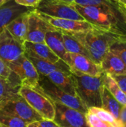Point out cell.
<instances>
[{"mask_svg": "<svg viewBox=\"0 0 126 127\" xmlns=\"http://www.w3.org/2000/svg\"><path fill=\"white\" fill-rule=\"evenodd\" d=\"M18 4L36 9L41 0H14Z\"/></svg>", "mask_w": 126, "mask_h": 127, "instance_id": "d6a6232c", "label": "cell"}, {"mask_svg": "<svg viewBox=\"0 0 126 127\" xmlns=\"http://www.w3.org/2000/svg\"><path fill=\"white\" fill-rule=\"evenodd\" d=\"M35 9L18 4L14 0H10L0 7V33L13 19L20 14Z\"/></svg>", "mask_w": 126, "mask_h": 127, "instance_id": "2e32d148", "label": "cell"}, {"mask_svg": "<svg viewBox=\"0 0 126 127\" xmlns=\"http://www.w3.org/2000/svg\"><path fill=\"white\" fill-rule=\"evenodd\" d=\"M74 8L94 28L117 35L126 36V24L118 10L106 7L81 6L73 4Z\"/></svg>", "mask_w": 126, "mask_h": 127, "instance_id": "6da1fadb", "label": "cell"}, {"mask_svg": "<svg viewBox=\"0 0 126 127\" xmlns=\"http://www.w3.org/2000/svg\"><path fill=\"white\" fill-rule=\"evenodd\" d=\"M111 77L115 80L120 89L126 95V74L112 75Z\"/></svg>", "mask_w": 126, "mask_h": 127, "instance_id": "1f68e13d", "label": "cell"}, {"mask_svg": "<svg viewBox=\"0 0 126 127\" xmlns=\"http://www.w3.org/2000/svg\"><path fill=\"white\" fill-rule=\"evenodd\" d=\"M36 12L43 20H45L51 26L59 31H67V32H79V31H88L94 28V27L85 20L79 21V20H73L68 19L55 18L39 13L38 11Z\"/></svg>", "mask_w": 126, "mask_h": 127, "instance_id": "4fadbf2b", "label": "cell"}, {"mask_svg": "<svg viewBox=\"0 0 126 127\" xmlns=\"http://www.w3.org/2000/svg\"><path fill=\"white\" fill-rule=\"evenodd\" d=\"M29 12H25L20 14L10 22L5 27V28L14 38L22 44L25 42L26 35L27 33Z\"/></svg>", "mask_w": 126, "mask_h": 127, "instance_id": "d6986e66", "label": "cell"}, {"mask_svg": "<svg viewBox=\"0 0 126 127\" xmlns=\"http://www.w3.org/2000/svg\"><path fill=\"white\" fill-rule=\"evenodd\" d=\"M117 122L119 127H126V105L122 107Z\"/></svg>", "mask_w": 126, "mask_h": 127, "instance_id": "836d02e7", "label": "cell"}, {"mask_svg": "<svg viewBox=\"0 0 126 127\" xmlns=\"http://www.w3.org/2000/svg\"><path fill=\"white\" fill-rule=\"evenodd\" d=\"M55 116L53 121L59 127H90L86 118V114L54 103Z\"/></svg>", "mask_w": 126, "mask_h": 127, "instance_id": "ba28073f", "label": "cell"}, {"mask_svg": "<svg viewBox=\"0 0 126 127\" xmlns=\"http://www.w3.org/2000/svg\"><path fill=\"white\" fill-rule=\"evenodd\" d=\"M7 66L19 77L22 85L31 87H36L38 86L39 74L35 66L25 54L19 60L7 65Z\"/></svg>", "mask_w": 126, "mask_h": 127, "instance_id": "30bf717a", "label": "cell"}, {"mask_svg": "<svg viewBox=\"0 0 126 127\" xmlns=\"http://www.w3.org/2000/svg\"><path fill=\"white\" fill-rule=\"evenodd\" d=\"M36 11L49 16L61 19L84 21V18L74 8L73 4L60 0H41Z\"/></svg>", "mask_w": 126, "mask_h": 127, "instance_id": "8992f818", "label": "cell"}, {"mask_svg": "<svg viewBox=\"0 0 126 127\" xmlns=\"http://www.w3.org/2000/svg\"><path fill=\"white\" fill-rule=\"evenodd\" d=\"M10 0H0V7L1 6H2L3 4H6L7 1H9Z\"/></svg>", "mask_w": 126, "mask_h": 127, "instance_id": "8d00e7d4", "label": "cell"}, {"mask_svg": "<svg viewBox=\"0 0 126 127\" xmlns=\"http://www.w3.org/2000/svg\"><path fill=\"white\" fill-rule=\"evenodd\" d=\"M85 115L90 127H116L112 124L104 120H102L96 115L91 113L89 112H88Z\"/></svg>", "mask_w": 126, "mask_h": 127, "instance_id": "f1b7e54d", "label": "cell"}, {"mask_svg": "<svg viewBox=\"0 0 126 127\" xmlns=\"http://www.w3.org/2000/svg\"><path fill=\"white\" fill-rule=\"evenodd\" d=\"M109 51L118 56L126 66V36L121 37L116 41L110 47Z\"/></svg>", "mask_w": 126, "mask_h": 127, "instance_id": "484cf974", "label": "cell"}, {"mask_svg": "<svg viewBox=\"0 0 126 127\" xmlns=\"http://www.w3.org/2000/svg\"><path fill=\"white\" fill-rule=\"evenodd\" d=\"M60 31L62 32V36L65 48L68 53L82 54L91 59L90 54L88 52V51L75 37H74L73 36H71V34L65 31Z\"/></svg>", "mask_w": 126, "mask_h": 127, "instance_id": "603a6c76", "label": "cell"}, {"mask_svg": "<svg viewBox=\"0 0 126 127\" xmlns=\"http://www.w3.org/2000/svg\"><path fill=\"white\" fill-rule=\"evenodd\" d=\"M100 66L104 73L112 75L126 74V66L123 60L116 54L108 51L103 57Z\"/></svg>", "mask_w": 126, "mask_h": 127, "instance_id": "ffe728a7", "label": "cell"}, {"mask_svg": "<svg viewBox=\"0 0 126 127\" xmlns=\"http://www.w3.org/2000/svg\"><path fill=\"white\" fill-rule=\"evenodd\" d=\"M88 112L96 115L97 117H99L102 120H104L105 121H108L116 127H119L117 121L115 119V118L110 112L105 110L102 107H91L88 109Z\"/></svg>", "mask_w": 126, "mask_h": 127, "instance_id": "83f0119b", "label": "cell"}, {"mask_svg": "<svg viewBox=\"0 0 126 127\" xmlns=\"http://www.w3.org/2000/svg\"><path fill=\"white\" fill-rule=\"evenodd\" d=\"M69 56L70 60L68 65L70 67L71 72L74 74H85L97 77L104 73L100 65L85 56L71 53H69Z\"/></svg>", "mask_w": 126, "mask_h": 127, "instance_id": "7c38bea8", "label": "cell"}, {"mask_svg": "<svg viewBox=\"0 0 126 127\" xmlns=\"http://www.w3.org/2000/svg\"><path fill=\"white\" fill-rule=\"evenodd\" d=\"M24 47L25 51L52 63H56L61 60V59L46 45V43H35L25 41L24 42Z\"/></svg>", "mask_w": 126, "mask_h": 127, "instance_id": "44dd1931", "label": "cell"}, {"mask_svg": "<svg viewBox=\"0 0 126 127\" xmlns=\"http://www.w3.org/2000/svg\"><path fill=\"white\" fill-rule=\"evenodd\" d=\"M0 127H27L23 120L0 112Z\"/></svg>", "mask_w": 126, "mask_h": 127, "instance_id": "d4e9b609", "label": "cell"}, {"mask_svg": "<svg viewBox=\"0 0 126 127\" xmlns=\"http://www.w3.org/2000/svg\"><path fill=\"white\" fill-rule=\"evenodd\" d=\"M0 112L17 117L27 124L42 120V118L21 96L5 103Z\"/></svg>", "mask_w": 126, "mask_h": 127, "instance_id": "9c48e42d", "label": "cell"}, {"mask_svg": "<svg viewBox=\"0 0 126 127\" xmlns=\"http://www.w3.org/2000/svg\"><path fill=\"white\" fill-rule=\"evenodd\" d=\"M25 54L24 44L14 38L4 28L0 33V59L9 65Z\"/></svg>", "mask_w": 126, "mask_h": 127, "instance_id": "52a82bcc", "label": "cell"}, {"mask_svg": "<svg viewBox=\"0 0 126 127\" xmlns=\"http://www.w3.org/2000/svg\"><path fill=\"white\" fill-rule=\"evenodd\" d=\"M56 28L43 20L33 10L28 13V28L25 41L35 43H45V34L48 31Z\"/></svg>", "mask_w": 126, "mask_h": 127, "instance_id": "8fae6325", "label": "cell"}, {"mask_svg": "<svg viewBox=\"0 0 126 127\" xmlns=\"http://www.w3.org/2000/svg\"><path fill=\"white\" fill-rule=\"evenodd\" d=\"M72 74L76 95L88 109L91 107H102L101 90L103 86V74L97 77Z\"/></svg>", "mask_w": 126, "mask_h": 127, "instance_id": "3957f363", "label": "cell"}, {"mask_svg": "<svg viewBox=\"0 0 126 127\" xmlns=\"http://www.w3.org/2000/svg\"><path fill=\"white\" fill-rule=\"evenodd\" d=\"M116 4H117V7L118 8V10L121 13V14H122V16L123 17V19H124V21H125L126 24V7L119 4V3H117V2H116Z\"/></svg>", "mask_w": 126, "mask_h": 127, "instance_id": "e575fe53", "label": "cell"}, {"mask_svg": "<svg viewBox=\"0 0 126 127\" xmlns=\"http://www.w3.org/2000/svg\"><path fill=\"white\" fill-rule=\"evenodd\" d=\"M25 56L33 63L39 75L47 76L50 73L55 71H61L66 73H71L68 65L62 60L56 63H52L47 60H42L25 50Z\"/></svg>", "mask_w": 126, "mask_h": 127, "instance_id": "5bb4252c", "label": "cell"}, {"mask_svg": "<svg viewBox=\"0 0 126 127\" xmlns=\"http://www.w3.org/2000/svg\"><path fill=\"white\" fill-rule=\"evenodd\" d=\"M35 88L41 91L54 103L66 106L85 114L88 112V108L78 96H74L63 92L51 83L45 76L39 75L38 86Z\"/></svg>", "mask_w": 126, "mask_h": 127, "instance_id": "277c9868", "label": "cell"}, {"mask_svg": "<svg viewBox=\"0 0 126 127\" xmlns=\"http://www.w3.org/2000/svg\"><path fill=\"white\" fill-rule=\"evenodd\" d=\"M60 1H65V2H67L69 4H74L75 0H60Z\"/></svg>", "mask_w": 126, "mask_h": 127, "instance_id": "74e56055", "label": "cell"}, {"mask_svg": "<svg viewBox=\"0 0 126 127\" xmlns=\"http://www.w3.org/2000/svg\"><path fill=\"white\" fill-rule=\"evenodd\" d=\"M74 4L81 6L106 7L111 8L117 7V4L113 0H75Z\"/></svg>", "mask_w": 126, "mask_h": 127, "instance_id": "4316f807", "label": "cell"}, {"mask_svg": "<svg viewBox=\"0 0 126 127\" xmlns=\"http://www.w3.org/2000/svg\"><path fill=\"white\" fill-rule=\"evenodd\" d=\"M19 94L42 118V119L53 120L55 116L53 102L38 89L22 85L19 89Z\"/></svg>", "mask_w": 126, "mask_h": 127, "instance_id": "5b68a950", "label": "cell"}, {"mask_svg": "<svg viewBox=\"0 0 126 127\" xmlns=\"http://www.w3.org/2000/svg\"><path fill=\"white\" fill-rule=\"evenodd\" d=\"M102 108L110 112L117 121L120 110L123 106L103 86L101 90ZM118 123V122H117Z\"/></svg>", "mask_w": 126, "mask_h": 127, "instance_id": "7402d4cb", "label": "cell"}, {"mask_svg": "<svg viewBox=\"0 0 126 127\" xmlns=\"http://www.w3.org/2000/svg\"><path fill=\"white\" fill-rule=\"evenodd\" d=\"M45 42L46 45L65 63L67 64L69 63L70 56L69 53L65 48L62 32L58 30H52L49 31L45 34Z\"/></svg>", "mask_w": 126, "mask_h": 127, "instance_id": "e0dca14e", "label": "cell"}, {"mask_svg": "<svg viewBox=\"0 0 126 127\" xmlns=\"http://www.w3.org/2000/svg\"><path fill=\"white\" fill-rule=\"evenodd\" d=\"M113 1H114L115 2L119 3V4L126 7V0H113Z\"/></svg>", "mask_w": 126, "mask_h": 127, "instance_id": "d590c367", "label": "cell"}, {"mask_svg": "<svg viewBox=\"0 0 126 127\" xmlns=\"http://www.w3.org/2000/svg\"><path fill=\"white\" fill-rule=\"evenodd\" d=\"M15 74L10 68L6 65L4 62H3L0 59V78L2 79H10Z\"/></svg>", "mask_w": 126, "mask_h": 127, "instance_id": "f546056e", "label": "cell"}, {"mask_svg": "<svg viewBox=\"0 0 126 127\" xmlns=\"http://www.w3.org/2000/svg\"><path fill=\"white\" fill-rule=\"evenodd\" d=\"M27 127H59L53 121L42 119L27 124Z\"/></svg>", "mask_w": 126, "mask_h": 127, "instance_id": "4dcf8cb0", "label": "cell"}, {"mask_svg": "<svg viewBox=\"0 0 126 127\" xmlns=\"http://www.w3.org/2000/svg\"><path fill=\"white\" fill-rule=\"evenodd\" d=\"M21 86V80L16 74L10 79L0 78V110L5 103L20 96L19 89Z\"/></svg>", "mask_w": 126, "mask_h": 127, "instance_id": "9a60e30c", "label": "cell"}, {"mask_svg": "<svg viewBox=\"0 0 126 127\" xmlns=\"http://www.w3.org/2000/svg\"><path fill=\"white\" fill-rule=\"evenodd\" d=\"M67 33L75 37L88 51L91 59L99 65H100L103 57L109 51L110 47L119 39L124 37L95 28L84 31Z\"/></svg>", "mask_w": 126, "mask_h": 127, "instance_id": "7a4b0ae2", "label": "cell"}, {"mask_svg": "<svg viewBox=\"0 0 126 127\" xmlns=\"http://www.w3.org/2000/svg\"><path fill=\"white\" fill-rule=\"evenodd\" d=\"M103 86L123 106L126 105V95L120 89L112 77L105 73H103Z\"/></svg>", "mask_w": 126, "mask_h": 127, "instance_id": "cb8c5ba5", "label": "cell"}, {"mask_svg": "<svg viewBox=\"0 0 126 127\" xmlns=\"http://www.w3.org/2000/svg\"><path fill=\"white\" fill-rule=\"evenodd\" d=\"M45 77L63 92L74 96H77L75 89V82L72 73L55 71Z\"/></svg>", "mask_w": 126, "mask_h": 127, "instance_id": "ac0fdd59", "label": "cell"}]
</instances>
